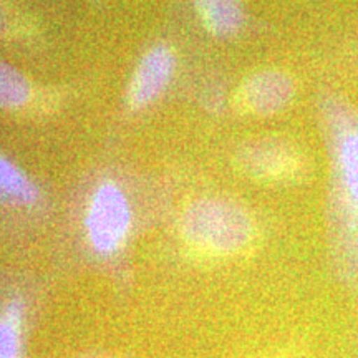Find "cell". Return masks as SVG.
I'll use <instances>...</instances> for the list:
<instances>
[{"mask_svg":"<svg viewBox=\"0 0 358 358\" xmlns=\"http://www.w3.org/2000/svg\"><path fill=\"white\" fill-rule=\"evenodd\" d=\"M329 156L327 245L340 284L358 292V108L337 93L320 100Z\"/></svg>","mask_w":358,"mask_h":358,"instance_id":"cell-1","label":"cell"},{"mask_svg":"<svg viewBox=\"0 0 358 358\" xmlns=\"http://www.w3.org/2000/svg\"><path fill=\"white\" fill-rule=\"evenodd\" d=\"M179 231L191 249L211 259L241 256L257 236L252 214L237 201L221 196L196 199L187 206Z\"/></svg>","mask_w":358,"mask_h":358,"instance_id":"cell-2","label":"cell"},{"mask_svg":"<svg viewBox=\"0 0 358 358\" xmlns=\"http://www.w3.org/2000/svg\"><path fill=\"white\" fill-rule=\"evenodd\" d=\"M85 237L96 257L113 259L127 248L133 229V211L127 194L113 182L93 191L85 213Z\"/></svg>","mask_w":358,"mask_h":358,"instance_id":"cell-3","label":"cell"},{"mask_svg":"<svg viewBox=\"0 0 358 358\" xmlns=\"http://www.w3.org/2000/svg\"><path fill=\"white\" fill-rule=\"evenodd\" d=\"M236 164L245 176L268 185H290L307 171L306 156L294 143L282 138L250 140L237 150Z\"/></svg>","mask_w":358,"mask_h":358,"instance_id":"cell-4","label":"cell"},{"mask_svg":"<svg viewBox=\"0 0 358 358\" xmlns=\"http://www.w3.org/2000/svg\"><path fill=\"white\" fill-rule=\"evenodd\" d=\"M295 96V83L282 70H261L239 85L236 103L252 116H272L284 111Z\"/></svg>","mask_w":358,"mask_h":358,"instance_id":"cell-5","label":"cell"},{"mask_svg":"<svg viewBox=\"0 0 358 358\" xmlns=\"http://www.w3.org/2000/svg\"><path fill=\"white\" fill-rule=\"evenodd\" d=\"M176 57L168 45H155L145 53L128 85V105L131 110H143L158 100L171 82Z\"/></svg>","mask_w":358,"mask_h":358,"instance_id":"cell-6","label":"cell"},{"mask_svg":"<svg viewBox=\"0 0 358 358\" xmlns=\"http://www.w3.org/2000/svg\"><path fill=\"white\" fill-rule=\"evenodd\" d=\"M34 329V302L22 290L0 302V358H25Z\"/></svg>","mask_w":358,"mask_h":358,"instance_id":"cell-7","label":"cell"},{"mask_svg":"<svg viewBox=\"0 0 358 358\" xmlns=\"http://www.w3.org/2000/svg\"><path fill=\"white\" fill-rule=\"evenodd\" d=\"M40 201L38 186L12 161L0 155V206L29 209Z\"/></svg>","mask_w":358,"mask_h":358,"instance_id":"cell-8","label":"cell"},{"mask_svg":"<svg viewBox=\"0 0 358 358\" xmlns=\"http://www.w3.org/2000/svg\"><path fill=\"white\" fill-rule=\"evenodd\" d=\"M206 29L221 38L232 37L243 29L244 10L239 0H194Z\"/></svg>","mask_w":358,"mask_h":358,"instance_id":"cell-9","label":"cell"},{"mask_svg":"<svg viewBox=\"0 0 358 358\" xmlns=\"http://www.w3.org/2000/svg\"><path fill=\"white\" fill-rule=\"evenodd\" d=\"M29 98L30 83L25 75L7 62L0 60V108H20Z\"/></svg>","mask_w":358,"mask_h":358,"instance_id":"cell-10","label":"cell"},{"mask_svg":"<svg viewBox=\"0 0 358 358\" xmlns=\"http://www.w3.org/2000/svg\"><path fill=\"white\" fill-rule=\"evenodd\" d=\"M7 25H8V19H7L6 8H3L2 3H0V37L7 32Z\"/></svg>","mask_w":358,"mask_h":358,"instance_id":"cell-11","label":"cell"},{"mask_svg":"<svg viewBox=\"0 0 358 358\" xmlns=\"http://www.w3.org/2000/svg\"><path fill=\"white\" fill-rule=\"evenodd\" d=\"M80 358H115V357L105 355V353H88V355H85V357H80Z\"/></svg>","mask_w":358,"mask_h":358,"instance_id":"cell-12","label":"cell"}]
</instances>
